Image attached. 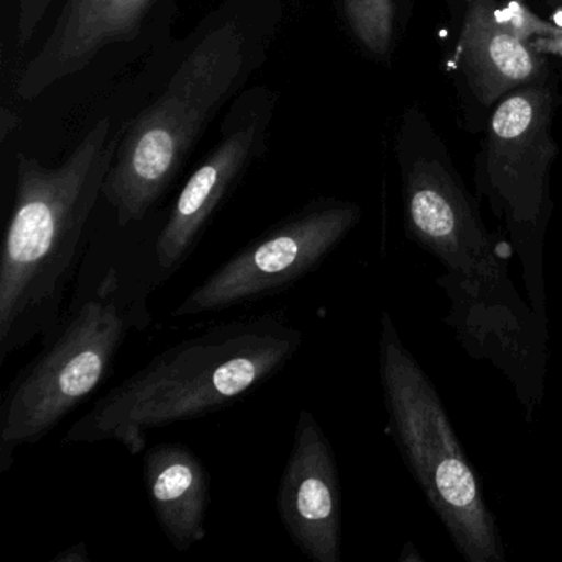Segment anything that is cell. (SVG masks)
<instances>
[{"instance_id": "obj_5", "label": "cell", "mask_w": 562, "mask_h": 562, "mask_svg": "<svg viewBox=\"0 0 562 562\" xmlns=\"http://www.w3.org/2000/svg\"><path fill=\"white\" fill-rule=\"evenodd\" d=\"M378 368L391 434L414 480L467 562H505V544L482 482L449 414L387 312Z\"/></svg>"}, {"instance_id": "obj_14", "label": "cell", "mask_w": 562, "mask_h": 562, "mask_svg": "<svg viewBox=\"0 0 562 562\" xmlns=\"http://www.w3.org/2000/svg\"><path fill=\"white\" fill-rule=\"evenodd\" d=\"M341 5L355 41L373 57H386L393 45V0H341Z\"/></svg>"}, {"instance_id": "obj_10", "label": "cell", "mask_w": 562, "mask_h": 562, "mask_svg": "<svg viewBox=\"0 0 562 562\" xmlns=\"http://www.w3.org/2000/svg\"><path fill=\"white\" fill-rule=\"evenodd\" d=\"M276 100V93L262 87L243 91L233 100L220 143L189 177L157 236L156 261L164 274L182 268L226 196L261 156Z\"/></svg>"}, {"instance_id": "obj_1", "label": "cell", "mask_w": 562, "mask_h": 562, "mask_svg": "<svg viewBox=\"0 0 562 562\" xmlns=\"http://www.w3.org/2000/svg\"><path fill=\"white\" fill-rule=\"evenodd\" d=\"M404 229L442 265L446 322L463 350L512 384L532 420L548 380L549 327L539 322L509 274V243L496 238L452 166L439 154L403 164Z\"/></svg>"}, {"instance_id": "obj_17", "label": "cell", "mask_w": 562, "mask_h": 562, "mask_svg": "<svg viewBox=\"0 0 562 562\" xmlns=\"http://www.w3.org/2000/svg\"><path fill=\"white\" fill-rule=\"evenodd\" d=\"M19 121L21 120H19V117L15 116L9 108H2V111H0V140H2V143H5L9 134L14 133Z\"/></svg>"}, {"instance_id": "obj_12", "label": "cell", "mask_w": 562, "mask_h": 562, "mask_svg": "<svg viewBox=\"0 0 562 562\" xmlns=\"http://www.w3.org/2000/svg\"><path fill=\"white\" fill-rule=\"evenodd\" d=\"M457 60L485 106L538 81L541 58L499 0H463Z\"/></svg>"}, {"instance_id": "obj_16", "label": "cell", "mask_w": 562, "mask_h": 562, "mask_svg": "<svg viewBox=\"0 0 562 562\" xmlns=\"http://www.w3.org/2000/svg\"><path fill=\"white\" fill-rule=\"evenodd\" d=\"M54 562H90V552L85 542H77V544L58 552Z\"/></svg>"}, {"instance_id": "obj_6", "label": "cell", "mask_w": 562, "mask_h": 562, "mask_svg": "<svg viewBox=\"0 0 562 562\" xmlns=\"http://www.w3.org/2000/svg\"><path fill=\"white\" fill-rule=\"evenodd\" d=\"M54 334L12 381L0 406V472L15 453L48 436L106 381L131 331L147 327L146 299L116 268L71 305Z\"/></svg>"}, {"instance_id": "obj_18", "label": "cell", "mask_w": 562, "mask_h": 562, "mask_svg": "<svg viewBox=\"0 0 562 562\" xmlns=\"http://www.w3.org/2000/svg\"><path fill=\"white\" fill-rule=\"evenodd\" d=\"M552 8H562V0H546Z\"/></svg>"}, {"instance_id": "obj_11", "label": "cell", "mask_w": 562, "mask_h": 562, "mask_svg": "<svg viewBox=\"0 0 562 562\" xmlns=\"http://www.w3.org/2000/svg\"><path fill=\"white\" fill-rule=\"evenodd\" d=\"M278 512L289 538L314 562L341 561L340 475L334 447L314 414L301 409L282 470Z\"/></svg>"}, {"instance_id": "obj_3", "label": "cell", "mask_w": 562, "mask_h": 562, "mask_svg": "<svg viewBox=\"0 0 562 562\" xmlns=\"http://www.w3.org/2000/svg\"><path fill=\"white\" fill-rule=\"evenodd\" d=\"M120 140L121 130L114 131L106 116L58 167L19 154L14 205L0 252V364L35 340H47L60 324Z\"/></svg>"}, {"instance_id": "obj_4", "label": "cell", "mask_w": 562, "mask_h": 562, "mask_svg": "<svg viewBox=\"0 0 562 562\" xmlns=\"http://www.w3.org/2000/svg\"><path fill=\"white\" fill-rule=\"evenodd\" d=\"M304 335L279 315L223 322L156 355L75 420L67 443L114 440L144 453L153 430L232 406L281 373Z\"/></svg>"}, {"instance_id": "obj_2", "label": "cell", "mask_w": 562, "mask_h": 562, "mask_svg": "<svg viewBox=\"0 0 562 562\" xmlns=\"http://www.w3.org/2000/svg\"><path fill=\"white\" fill-rule=\"evenodd\" d=\"M284 0H223L192 32L159 93L121 127L103 196L121 226L166 195L223 108L265 64Z\"/></svg>"}, {"instance_id": "obj_15", "label": "cell", "mask_w": 562, "mask_h": 562, "mask_svg": "<svg viewBox=\"0 0 562 562\" xmlns=\"http://www.w3.org/2000/svg\"><path fill=\"white\" fill-rule=\"evenodd\" d=\"M55 0H19L18 45L21 50L31 45Z\"/></svg>"}, {"instance_id": "obj_8", "label": "cell", "mask_w": 562, "mask_h": 562, "mask_svg": "<svg viewBox=\"0 0 562 562\" xmlns=\"http://www.w3.org/2000/svg\"><path fill=\"white\" fill-rule=\"evenodd\" d=\"M360 220L357 203H308L223 262L177 305L173 317L222 312L288 291L314 272Z\"/></svg>"}, {"instance_id": "obj_13", "label": "cell", "mask_w": 562, "mask_h": 562, "mask_svg": "<svg viewBox=\"0 0 562 562\" xmlns=\"http://www.w3.org/2000/svg\"><path fill=\"white\" fill-rule=\"evenodd\" d=\"M143 475L157 522L177 551L186 552L206 536L209 470L183 443H157L144 450Z\"/></svg>"}, {"instance_id": "obj_7", "label": "cell", "mask_w": 562, "mask_h": 562, "mask_svg": "<svg viewBox=\"0 0 562 562\" xmlns=\"http://www.w3.org/2000/svg\"><path fill=\"white\" fill-rule=\"evenodd\" d=\"M554 100L541 81L498 101L476 164V189L505 226L521 268L526 299L549 327L544 239L552 213L551 170L559 147L552 136Z\"/></svg>"}, {"instance_id": "obj_9", "label": "cell", "mask_w": 562, "mask_h": 562, "mask_svg": "<svg viewBox=\"0 0 562 562\" xmlns=\"http://www.w3.org/2000/svg\"><path fill=\"white\" fill-rule=\"evenodd\" d=\"M177 0H65L50 35L15 85L22 101H35L61 81L113 58L134 60L169 41Z\"/></svg>"}]
</instances>
